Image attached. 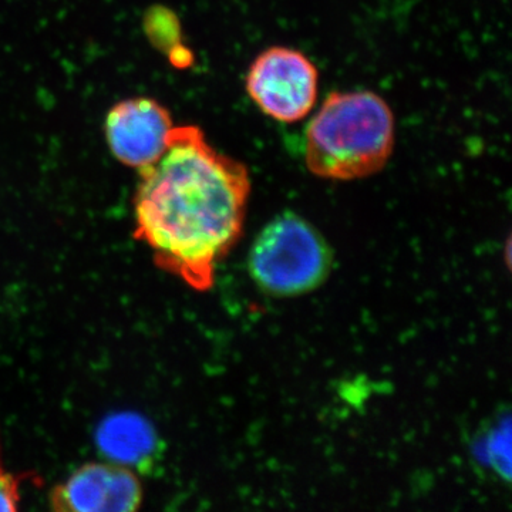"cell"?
<instances>
[{"label":"cell","instance_id":"6da1fadb","mask_svg":"<svg viewBox=\"0 0 512 512\" xmlns=\"http://www.w3.org/2000/svg\"><path fill=\"white\" fill-rule=\"evenodd\" d=\"M249 192L241 161L215 150L200 127L174 126L161 156L138 170L133 237L161 271L210 291L244 231Z\"/></svg>","mask_w":512,"mask_h":512},{"label":"cell","instance_id":"277c9868","mask_svg":"<svg viewBox=\"0 0 512 512\" xmlns=\"http://www.w3.org/2000/svg\"><path fill=\"white\" fill-rule=\"evenodd\" d=\"M319 74L303 53L269 47L249 67L245 87L256 107L281 123H295L311 113L318 99Z\"/></svg>","mask_w":512,"mask_h":512},{"label":"cell","instance_id":"52a82bcc","mask_svg":"<svg viewBox=\"0 0 512 512\" xmlns=\"http://www.w3.org/2000/svg\"><path fill=\"white\" fill-rule=\"evenodd\" d=\"M100 444L104 450L119 458L120 464L146 457L151 448V431L144 420L136 417H116L100 431Z\"/></svg>","mask_w":512,"mask_h":512},{"label":"cell","instance_id":"9c48e42d","mask_svg":"<svg viewBox=\"0 0 512 512\" xmlns=\"http://www.w3.org/2000/svg\"><path fill=\"white\" fill-rule=\"evenodd\" d=\"M33 480H37L33 473L9 471L0 456V512L18 511L22 501V485Z\"/></svg>","mask_w":512,"mask_h":512},{"label":"cell","instance_id":"3957f363","mask_svg":"<svg viewBox=\"0 0 512 512\" xmlns=\"http://www.w3.org/2000/svg\"><path fill=\"white\" fill-rule=\"evenodd\" d=\"M249 271L271 295H303L328 276L329 248L309 222L286 212L259 232L249 254Z\"/></svg>","mask_w":512,"mask_h":512},{"label":"cell","instance_id":"8992f818","mask_svg":"<svg viewBox=\"0 0 512 512\" xmlns=\"http://www.w3.org/2000/svg\"><path fill=\"white\" fill-rule=\"evenodd\" d=\"M174 126L163 104L151 97H134L111 107L104 134L114 158L138 171L161 156Z\"/></svg>","mask_w":512,"mask_h":512},{"label":"cell","instance_id":"7a4b0ae2","mask_svg":"<svg viewBox=\"0 0 512 512\" xmlns=\"http://www.w3.org/2000/svg\"><path fill=\"white\" fill-rule=\"evenodd\" d=\"M305 141L306 165L316 177H370L392 157L393 111L379 94L367 90L330 93L306 128Z\"/></svg>","mask_w":512,"mask_h":512},{"label":"cell","instance_id":"5b68a950","mask_svg":"<svg viewBox=\"0 0 512 512\" xmlns=\"http://www.w3.org/2000/svg\"><path fill=\"white\" fill-rule=\"evenodd\" d=\"M49 501L59 512H134L143 505L144 487L130 467L92 461L55 485Z\"/></svg>","mask_w":512,"mask_h":512},{"label":"cell","instance_id":"ba28073f","mask_svg":"<svg viewBox=\"0 0 512 512\" xmlns=\"http://www.w3.org/2000/svg\"><path fill=\"white\" fill-rule=\"evenodd\" d=\"M173 19V13L163 8L150 10L146 18L147 36L153 40L154 45L167 52L168 56L184 47L180 43V25L177 20L173 22Z\"/></svg>","mask_w":512,"mask_h":512}]
</instances>
